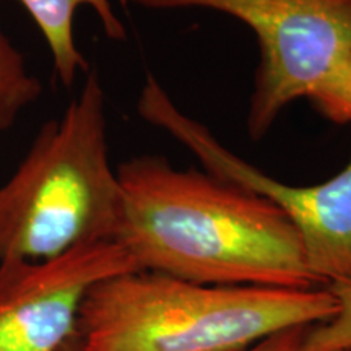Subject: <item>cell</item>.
Here are the masks:
<instances>
[{
	"label": "cell",
	"instance_id": "cell-1",
	"mask_svg": "<svg viewBox=\"0 0 351 351\" xmlns=\"http://www.w3.org/2000/svg\"><path fill=\"white\" fill-rule=\"evenodd\" d=\"M117 178L114 241L140 270L225 287H324L307 267L296 228L270 200L158 155L125 161Z\"/></svg>",
	"mask_w": 351,
	"mask_h": 351
},
{
	"label": "cell",
	"instance_id": "cell-8",
	"mask_svg": "<svg viewBox=\"0 0 351 351\" xmlns=\"http://www.w3.org/2000/svg\"><path fill=\"white\" fill-rule=\"evenodd\" d=\"M41 95V83L26 69L23 57L0 29V132L8 129Z\"/></svg>",
	"mask_w": 351,
	"mask_h": 351
},
{
	"label": "cell",
	"instance_id": "cell-5",
	"mask_svg": "<svg viewBox=\"0 0 351 351\" xmlns=\"http://www.w3.org/2000/svg\"><path fill=\"white\" fill-rule=\"evenodd\" d=\"M138 114L199 158L205 171L270 200L300 234L311 274L326 287L351 280V158L343 169L314 186H291L265 174L225 147L207 125L174 103L148 73Z\"/></svg>",
	"mask_w": 351,
	"mask_h": 351
},
{
	"label": "cell",
	"instance_id": "cell-4",
	"mask_svg": "<svg viewBox=\"0 0 351 351\" xmlns=\"http://www.w3.org/2000/svg\"><path fill=\"white\" fill-rule=\"evenodd\" d=\"M147 10L204 8L252 29L258 65L247 132L261 140L289 104L309 98L339 60L351 54V0H121Z\"/></svg>",
	"mask_w": 351,
	"mask_h": 351
},
{
	"label": "cell",
	"instance_id": "cell-12",
	"mask_svg": "<svg viewBox=\"0 0 351 351\" xmlns=\"http://www.w3.org/2000/svg\"><path fill=\"white\" fill-rule=\"evenodd\" d=\"M57 351H83V350L80 348V345H78L75 335H73L72 339L67 341V343H65L64 346H60V348Z\"/></svg>",
	"mask_w": 351,
	"mask_h": 351
},
{
	"label": "cell",
	"instance_id": "cell-10",
	"mask_svg": "<svg viewBox=\"0 0 351 351\" xmlns=\"http://www.w3.org/2000/svg\"><path fill=\"white\" fill-rule=\"evenodd\" d=\"M307 99L327 119L351 124V54L333 65Z\"/></svg>",
	"mask_w": 351,
	"mask_h": 351
},
{
	"label": "cell",
	"instance_id": "cell-13",
	"mask_svg": "<svg viewBox=\"0 0 351 351\" xmlns=\"http://www.w3.org/2000/svg\"><path fill=\"white\" fill-rule=\"evenodd\" d=\"M345 351H351V350H345Z\"/></svg>",
	"mask_w": 351,
	"mask_h": 351
},
{
	"label": "cell",
	"instance_id": "cell-2",
	"mask_svg": "<svg viewBox=\"0 0 351 351\" xmlns=\"http://www.w3.org/2000/svg\"><path fill=\"white\" fill-rule=\"evenodd\" d=\"M335 313L327 287H225L135 270L90 288L75 339L83 351H239Z\"/></svg>",
	"mask_w": 351,
	"mask_h": 351
},
{
	"label": "cell",
	"instance_id": "cell-6",
	"mask_svg": "<svg viewBox=\"0 0 351 351\" xmlns=\"http://www.w3.org/2000/svg\"><path fill=\"white\" fill-rule=\"evenodd\" d=\"M140 270L114 239L86 243L47 261H0V351H57L75 335L90 288Z\"/></svg>",
	"mask_w": 351,
	"mask_h": 351
},
{
	"label": "cell",
	"instance_id": "cell-3",
	"mask_svg": "<svg viewBox=\"0 0 351 351\" xmlns=\"http://www.w3.org/2000/svg\"><path fill=\"white\" fill-rule=\"evenodd\" d=\"M122 205L111 166L106 98L96 72L59 119L46 122L0 186V261H47L116 238Z\"/></svg>",
	"mask_w": 351,
	"mask_h": 351
},
{
	"label": "cell",
	"instance_id": "cell-11",
	"mask_svg": "<svg viewBox=\"0 0 351 351\" xmlns=\"http://www.w3.org/2000/svg\"><path fill=\"white\" fill-rule=\"evenodd\" d=\"M313 326H298L275 332L239 351H301L306 332Z\"/></svg>",
	"mask_w": 351,
	"mask_h": 351
},
{
	"label": "cell",
	"instance_id": "cell-7",
	"mask_svg": "<svg viewBox=\"0 0 351 351\" xmlns=\"http://www.w3.org/2000/svg\"><path fill=\"white\" fill-rule=\"evenodd\" d=\"M28 10L49 47L56 75L65 86L75 83L78 73L88 72V62L73 36V20L78 8L88 7L98 16L108 38L122 41L125 26L109 0H20Z\"/></svg>",
	"mask_w": 351,
	"mask_h": 351
},
{
	"label": "cell",
	"instance_id": "cell-9",
	"mask_svg": "<svg viewBox=\"0 0 351 351\" xmlns=\"http://www.w3.org/2000/svg\"><path fill=\"white\" fill-rule=\"evenodd\" d=\"M337 301V313L326 322L309 327L301 351L351 350V280L326 285Z\"/></svg>",
	"mask_w": 351,
	"mask_h": 351
}]
</instances>
